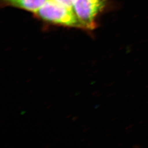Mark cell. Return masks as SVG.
I'll list each match as a JSON object with an SVG mask.
<instances>
[{
  "instance_id": "6da1fadb",
  "label": "cell",
  "mask_w": 148,
  "mask_h": 148,
  "mask_svg": "<svg viewBox=\"0 0 148 148\" xmlns=\"http://www.w3.org/2000/svg\"><path fill=\"white\" fill-rule=\"evenodd\" d=\"M35 14L45 21L62 25L81 28L74 10L53 0H47Z\"/></svg>"
},
{
  "instance_id": "7a4b0ae2",
  "label": "cell",
  "mask_w": 148,
  "mask_h": 148,
  "mask_svg": "<svg viewBox=\"0 0 148 148\" xmlns=\"http://www.w3.org/2000/svg\"><path fill=\"white\" fill-rule=\"evenodd\" d=\"M104 3L105 0H76L73 10L81 28L90 30L95 28V18Z\"/></svg>"
},
{
  "instance_id": "3957f363",
  "label": "cell",
  "mask_w": 148,
  "mask_h": 148,
  "mask_svg": "<svg viewBox=\"0 0 148 148\" xmlns=\"http://www.w3.org/2000/svg\"><path fill=\"white\" fill-rule=\"evenodd\" d=\"M8 5L36 13L47 0H3Z\"/></svg>"
},
{
  "instance_id": "277c9868",
  "label": "cell",
  "mask_w": 148,
  "mask_h": 148,
  "mask_svg": "<svg viewBox=\"0 0 148 148\" xmlns=\"http://www.w3.org/2000/svg\"><path fill=\"white\" fill-rule=\"evenodd\" d=\"M69 8L73 9L76 0H53Z\"/></svg>"
}]
</instances>
